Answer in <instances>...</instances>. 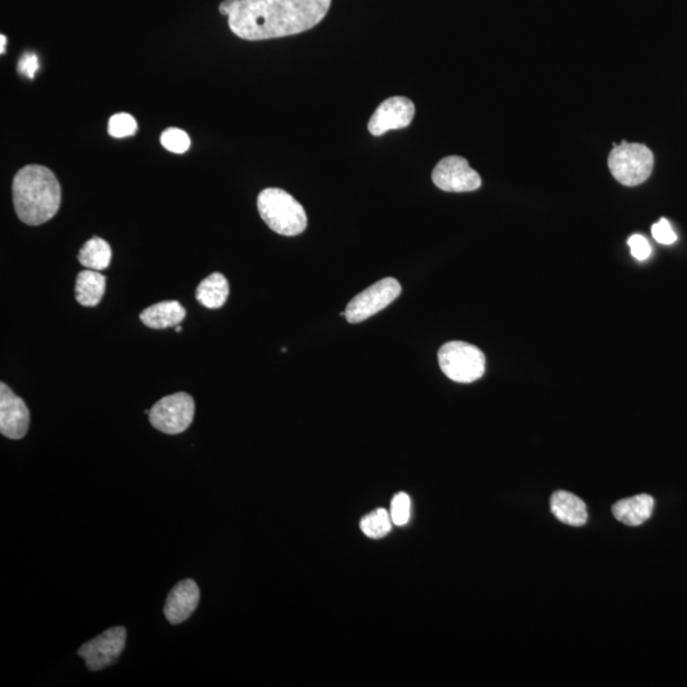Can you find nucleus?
Instances as JSON below:
<instances>
[{
  "label": "nucleus",
  "instance_id": "1",
  "mask_svg": "<svg viewBox=\"0 0 687 687\" xmlns=\"http://www.w3.org/2000/svg\"><path fill=\"white\" fill-rule=\"evenodd\" d=\"M330 6L331 0H238L228 25L243 40L279 39L319 25Z\"/></svg>",
  "mask_w": 687,
  "mask_h": 687
},
{
  "label": "nucleus",
  "instance_id": "2",
  "mask_svg": "<svg viewBox=\"0 0 687 687\" xmlns=\"http://www.w3.org/2000/svg\"><path fill=\"white\" fill-rule=\"evenodd\" d=\"M13 204L18 218L28 226H40L58 213L62 189L48 167L30 165L21 168L13 180Z\"/></svg>",
  "mask_w": 687,
  "mask_h": 687
},
{
  "label": "nucleus",
  "instance_id": "3",
  "mask_svg": "<svg viewBox=\"0 0 687 687\" xmlns=\"http://www.w3.org/2000/svg\"><path fill=\"white\" fill-rule=\"evenodd\" d=\"M257 209L270 229L279 235H301L307 228V214L302 205L287 191L269 188L257 198Z\"/></svg>",
  "mask_w": 687,
  "mask_h": 687
},
{
  "label": "nucleus",
  "instance_id": "4",
  "mask_svg": "<svg viewBox=\"0 0 687 687\" xmlns=\"http://www.w3.org/2000/svg\"><path fill=\"white\" fill-rule=\"evenodd\" d=\"M653 166V153L644 144L623 140L620 146L612 149L609 156L611 174L624 186H638L646 182L652 175Z\"/></svg>",
  "mask_w": 687,
  "mask_h": 687
},
{
  "label": "nucleus",
  "instance_id": "5",
  "mask_svg": "<svg viewBox=\"0 0 687 687\" xmlns=\"http://www.w3.org/2000/svg\"><path fill=\"white\" fill-rule=\"evenodd\" d=\"M439 367L450 380L471 383L480 380L485 373V355L475 345L464 341H451L438 352Z\"/></svg>",
  "mask_w": 687,
  "mask_h": 687
},
{
  "label": "nucleus",
  "instance_id": "6",
  "mask_svg": "<svg viewBox=\"0 0 687 687\" xmlns=\"http://www.w3.org/2000/svg\"><path fill=\"white\" fill-rule=\"evenodd\" d=\"M195 403L193 397L185 392L163 397L149 410V422L157 431L166 434L185 432L193 423Z\"/></svg>",
  "mask_w": 687,
  "mask_h": 687
},
{
  "label": "nucleus",
  "instance_id": "7",
  "mask_svg": "<svg viewBox=\"0 0 687 687\" xmlns=\"http://www.w3.org/2000/svg\"><path fill=\"white\" fill-rule=\"evenodd\" d=\"M401 294V285L394 278H385L367 288L349 302L344 312L350 324L366 321L385 310Z\"/></svg>",
  "mask_w": 687,
  "mask_h": 687
},
{
  "label": "nucleus",
  "instance_id": "8",
  "mask_svg": "<svg viewBox=\"0 0 687 687\" xmlns=\"http://www.w3.org/2000/svg\"><path fill=\"white\" fill-rule=\"evenodd\" d=\"M126 644V629L123 626H115L98 635L97 638L84 643L79 648V657H82L88 670L101 671L114 665Z\"/></svg>",
  "mask_w": 687,
  "mask_h": 687
},
{
  "label": "nucleus",
  "instance_id": "9",
  "mask_svg": "<svg viewBox=\"0 0 687 687\" xmlns=\"http://www.w3.org/2000/svg\"><path fill=\"white\" fill-rule=\"evenodd\" d=\"M432 180L438 189L447 193H469L481 186V177L465 158L450 156L443 158L434 167Z\"/></svg>",
  "mask_w": 687,
  "mask_h": 687
},
{
  "label": "nucleus",
  "instance_id": "10",
  "mask_svg": "<svg viewBox=\"0 0 687 687\" xmlns=\"http://www.w3.org/2000/svg\"><path fill=\"white\" fill-rule=\"evenodd\" d=\"M415 116V106L409 98L395 96L383 101L368 123L369 133L381 137L389 130L404 129Z\"/></svg>",
  "mask_w": 687,
  "mask_h": 687
},
{
  "label": "nucleus",
  "instance_id": "11",
  "mask_svg": "<svg viewBox=\"0 0 687 687\" xmlns=\"http://www.w3.org/2000/svg\"><path fill=\"white\" fill-rule=\"evenodd\" d=\"M30 427V411L25 401L0 383V432L9 439H21Z\"/></svg>",
  "mask_w": 687,
  "mask_h": 687
},
{
  "label": "nucleus",
  "instance_id": "12",
  "mask_svg": "<svg viewBox=\"0 0 687 687\" xmlns=\"http://www.w3.org/2000/svg\"><path fill=\"white\" fill-rule=\"evenodd\" d=\"M199 601V586L193 579H185V581L177 583L167 597L166 619L174 625L184 623L194 614L196 607L199 606Z\"/></svg>",
  "mask_w": 687,
  "mask_h": 687
},
{
  "label": "nucleus",
  "instance_id": "13",
  "mask_svg": "<svg viewBox=\"0 0 687 687\" xmlns=\"http://www.w3.org/2000/svg\"><path fill=\"white\" fill-rule=\"evenodd\" d=\"M551 512L560 522L573 527L586 525L588 520L586 503L576 495L563 490L551 497Z\"/></svg>",
  "mask_w": 687,
  "mask_h": 687
},
{
  "label": "nucleus",
  "instance_id": "14",
  "mask_svg": "<svg viewBox=\"0 0 687 687\" xmlns=\"http://www.w3.org/2000/svg\"><path fill=\"white\" fill-rule=\"evenodd\" d=\"M654 499L651 495L640 494L637 497L620 500L612 508L616 520L626 526L637 527L651 518Z\"/></svg>",
  "mask_w": 687,
  "mask_h": 687
},
{
  "label": "nucleus",
  "instance_id": "15",
  "mask_svg": "<svg viewBox=\"0 0 687 687\" xmlns=\"http://www.w3.org/2000/svg\"><path fill=\"white\" fill-rule=\"evenodd\" d=\"M185 317L186 310L177 301L156 303L140 313L143 324L154 330L179 326Z\"/></svg>",
  "mask_w": 687,
  "mask_h": 687
},
{
  "label": "nucleus",
  "instance_id": "16",
  "mask_svg": "<svg viewBox=\"0 0 687 687\" xmlns=\"http://www.w3.org/2000/svg\"><path fill=\"white\" fill-rule=\"evenodd\" d=\"M106 277L96 270L86 269L78 274L76 299L79 305L95 307L101 302L106 291Z\"/></svg>",
  "mask_w": 687,
  "mask_h": 687
},
{
  "label": "nucleus",
  "instance_id": "17",
  "mask_svg": "<svg viewBox=\"0 0 687 687\" xmlns=\"http://www.w3.org/2000/svg\"><path fill=\"white\" fill-rule=\"evenodd\" d=\"M228 296V280L221 273L209 275L196 289V299L210 310L221 308L227 302Z\"/></svg>",
  "mask_w": 687,
  "mask_h": 687
},
{
  "label": "nucleus",
  "instance_id": "18",
  "mask_svg": "<svg viewBox=\"0 0 687 687\" xmlns=\"http://www.w3.org/2000/svg\"><path fill=\"white\" fill-rule=\"evenodd\" d=\"M111 256L109 243L100 237H93L84 243L79 251L78 260L86 269L102 271L109 268Z\"/></svg>",
  "mask_w": 687,
  "mask_h": 687
},
{
  "label": "nucleus",
  "instance_id": "19",
  "mask_svg": "<svg viewBox=\"0 0 687 687\" xmlns=\"http://www.w3.org/2000/svg\"><path fill=\"white\" fill-rule=\"evenodd\" d=\"M392 526H394V522H392L390 511L383 508H378L376 511L367 514L361 521L363 534L369 537V539L375 540L389 535Z\"/></svg>",
  "mask_w": 687,
  "mask_h": 687
},
{
  "label": "nucleus",
  "instance_id": "20",
  "mask_svg": "<svg viewBox=\"0 0 687 687\" xmlns=\"http://www.w3.org/2000/svg\"><path fill=\"white\" fill-rule=\"evenodd\" d=\"M137 120L130 114L120 112V114L112 115L109 121V134L112 138H128L133 137L137 133Z\"/></svg>",
  "mask_w": 687,
  "mask_h": 687
},
{
  "label": "nucleus",
  "instance_id": "21",
  "mask_svg": "<svg viewBox=\"0 0 687 687\" xmlns=\"http://www.w3.org/2000/svg\"><path fill=\"white\" fill-rule=\"evenodd\" d=\"M161 144L168 152L182 154L189 151L191 140L188 133L179 128H170L161 135Z\"/></svg>",
  "mask_w": 687,
  "mask_h": 687
},
{
  "label": "nucleus",
  "instance_id": "22",
  "mask_svg": "<svg viewBox=\"0 0 687 687\" xmlns=\"http://www.w3.org/2000/svg\"><path fill=\"white\" fill-rule=\"evenodd\" d=\"M390 514L395 526H405L411 517V499L406 493H397L392 498Z\"/></svg>",
  "mask_w": 687,
  "mask_h": 687
},
{
  "label": "nucleus",
  "instance_id": "23",
  "mask_svg": "<svg viewBox=\"0 0 687 687\" xmlns=\"http://www.w3.org/2000/svg\"><path fill=\"white\" fill-rule=\"evenodd\" d=\"M652 235L654 240L662 243V245H672V243H675L677 240L674 229H672L670 222L665 218L653 224Z\"/></svg>",
  "mask_w": 687,
  "mask_h": 687
},
{
  "label": "nucleus",
  "instance_id": "24",
  "mask_svg": "<svg viewBox=\"0 0 687 687\" xmlns=\"http://www.w3.org/2000/svg\"><path fill=\"white\" fill-rule=\"evenodd\" d=\"M628 245L634 259L644 261L649 259L652 254V247L646 237L642 235H634L629 238Z\"/></svg>",
  "mask_w": 687,
  "mask_h": 687
},
{
  "label": "nucleus",
  "instance_id": "25",
  "mask_svg": "<svg viewBox=\"0 0 687 687\" xmlns=\"http://www.w3.org/2000/svg\"><path fill=\"white\" fill-rule=\"evenodd\" d=\"M39 68V58H37L36 54L27 53L23 55L20 62H18V72L30 79L35 78Z\"/></svg>",
  "mask_w": 687,
  "mask_h": 687
},
{
  "label": "nucleus",
  "instance_id": "26",
  "mask_svg": "<svg viewBox=\"0 0 687 687\" xmlns=\"http://www.w3.org/2000/svg\"><path fill=\"white\" fill-rule=\"evenodd\" d=\"M238 3V0H224V2L221 3V6H219V12L223 14V16H229L233 12V9L236 8Z\"/></svg>",
  "mask_w": 687,
  "mask_h": 687
},
{
  "label": "nucleus",
  "instance_id": "27",
  "mask_svg": "<svg viewBox=\"0 0 687 687\" xmlns=\"http://www.w3.org/2000/svg\"><path fill=\"white\" fill-rule=\"evenodd\" d=\"M7 37L6 35H0V54H6Z\"/></svg>",
  "mask_w": 687,
  "mask_h": 687
},
{
  "label": "nucleus",
  "instance_id": "28",
  "mask_svg": "<svg viewBox=\"0 0 687 687\" xmlns=\"http://www.w3.org/2000/svg\"><path fill=\"white\" fill-rule=\"evenodd\" d=\"M176 331H177V333H181L182 327H181V326H176Z\"/></svg>",
  "mask_w": 687,
  "mask_h": 687
}]
</instances>
